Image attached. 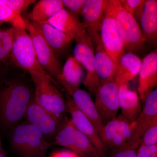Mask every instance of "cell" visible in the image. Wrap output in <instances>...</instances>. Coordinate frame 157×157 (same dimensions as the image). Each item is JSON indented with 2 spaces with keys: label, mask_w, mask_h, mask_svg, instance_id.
I'll use <instances>...</instances> for the list:
<instances>
[{
  "label": "cell",
  "mask_w": 157,
  "mask_h": 157,
  "mask_svg": "<svg viewBox=\"0 0 157 157\" xmlns=\"http://www.w3.org/2000/svg\"><path fill=\"white\" fill-rule=\"evenodd\" d=\"M94 45L96 47L94 50V63L99 82L115 78L116 65L105 50L100 37L96 40Z\"/></svg>",
  "instance_id": "ac0fdd59"
},
{
  "label": "cell",
  "mask_w": 157,
  "mask_h": 157,
  "mask_svg": "<svg viewBox=\"0 0 157 157\" xmlns=\"http://www.w3.org/2000/svg\"><path fill=\"white\" fill-rule=\"evenodd\" d=\"M11 147L22 157H46L51 144L36 127L28 122L13 128Z\"/></svg>",
  "instance_id": "7a4b0ae2"
},
{
  "label": "cell",
  "mask_w": 157,
  "mask_h": 157,
  "mask_svg": "<svg viewBox=\"0 0 157 157\" xmlns=\"http://www.w3.org/2000/svg\"><path fill=\"white\" fill-rule=\"evenodd\" d=\"M124 9L138 22L143 11L146 0H119Z\"/></svg>",
  "instance_id": "f1b7e54d"
},
{
  "label": "cell",
  "mask_w": 157,
  "mask_h": 157,
  "mask_svg": "<svg viewBox=\"0 0 157 157\" xmlns=\"http://www.w3.org/2000/svg\"><path fill=\"white\" fill-rule=\"evenodd\" d=\"M25 20L26 29L32 39L38 61L45 72L54 80L58 82L62 68L56 54L42 36L37 24Z\"/></svg>",
  "instance_id": "8992f818"
},
{
  "label": "cell",
  "mask_w": 157,
  "mask_h": 157,
  "mask_svg": "<svg viewBox=\"0 0 157 157\" xmlns=\"http://www.w3.org/2000/svg\"><path fill=\"white\" fill-rule=\"evenodd\" d=\"M32 95L29 86L19 81L9 82L0 91V121L13 128L25 116Z\"/></svg>",
  "instance_id": "6da1fadb"
},
{
  "label": "cell",
  "mask_w": 157,
  "mask_h": 157,
  "mask_svg": "<svg viewBox=\"0 0 157 157\" xmlns=\"http://www.w3.org/2000/svg\"><path fill=\"white\" fill-rule=\"evenodd\" d=\"M36 24L42 36L56 55L63 52L74 40L70 35L47 22Z\"/></svg>",
  "instance_id": "44dd1931"
},
{
  "label": "cell",
  "mask_w": 157,
  "mask_h": 157,
  "mask_svg": "<svg viewBox=\"0 0 157 157\" xmlns=\"http://www.w3.org/2000/svg\"><path fill=\"white\" fill-rule=\"evenodd\" d=\"M15 28L16 32L11 54L14 61L28 71L32 78L49 76L38 61L32 39L26 29Z\"/></svg>",
  "instance_id": "277c9868"
},
{
  "label": "cell",
  "mask_w": 157,
  "mask_h": 157,
  "mask_svg": "<svg viewBox=\"0 0 157 157\" xmlns=\"http://www.w3.org/2000/svg\"><path fill=\"white\" fill-rule=\"evenodd\" d=\"M144 106L136 120L131 124L132 134L128 143L134 144L141 140L144 132L155 117H157V90L147 97Z\"/></svg>",
  "instance_id": "9a60e30c"
},
{
  "label": "cell",
  "mask_w": 157,
  "mask_h": 157,
  "mask_svg": "<svg viewBox=\"0 0 157 157\" xmlns=\"http://www.w3.org/2000/svg\"><path fill=\"white\" fill-rule=\"evenodd\" d=\"M141 59L132 52H125L119 61L116 72L115 80L118 86L128 85L140 71Z\"/></svg>",
  "instance_id": "d6986e66"
},
{
  "label": "cell",
  "mask_w": 157,
  "mask_h": 157,
  "mask_svg": "<svg viewBox=\"0 0 157 157\" xmlns=\"http://www.w3.org/2000/svg\"><path fill=\"white\" fill-rule=\"evenodd\" d=\"M100 36L105 50L117 67L120 59L125 53V48L109 1H107Z\"/></svg>",
  "instance_id": "52a82bcc"
},
{
  "label": "cell",
  "mask_w": 157,
  "mask_h": 157,
  "mask_svg": "<svg viewBox=\"0 0 157 157\" xmlns=\"http://www.w3.org/2000/svg\"><path fill=\"white\" fill-rule=\"evenodd\" d=\"M137 157H157V144L145 145L140 143L137 149Z\"/></svg>",
  "instance_id": "e575fe53"
},
{
  "label": "cell",
  "mask_w": 157,
  "mask_h": 157,
  "mask_svg": "<svg viewBox=\"0 0 157 157\" xmlns=\"http://www.w3.org/2000/svg\"><path fill=\"white\" fill-rule=\"evenodd\" d=\"M6 4L15 12L20 14L35 2L33 0H5Z\"/></svg>",
  "instance_id": "836d02e7"
},
{
  "label": "cell",
  "mask_w": 157,
  "mask_h": 157,
  "mask_svg": "<svg viewBox=\"0 0 157 157\" xmlns=\"http://www.w3.org/2000/svg\"><path fill=\"white\" fill-rule=\"evenodd\" d=\"M3 23V22H0V25H1Z\"/></svg>",
  "instance_id": "74e56055"
},
{
  "label": "cell",
  "mask_w": 157,
  "mask_h": 157,
  "mask_svg": "<svg viewBox=\"0 0 157 157\" xmlns=\"http://www.w3.org/2000/svg\"><path fill=\"white\" fill-rule=\"evenodd\" d=\"M119 101L121 114L132 124L140 114L142 108L138 93L129 88L128 85L118 86Z\"/></svg>",
  "instance_id": "2e32d148"
},
{
  "label": "cell",
  "mask_w": 157,
  "mask_h": 157,
  "mask_svg": "<svg viewBox=\"0 0 157 157\" xmlns=\"http://www.w3.org/2000/svg\"><path fill=\"white\" fill-rule=\"evenodd\" d=\"M63 8L62 0H41L34 7L30 17L36 23L46 22Z\"/></svg>",
  "instance_id": "7402d4cb"
},
{
  "label": "cell",
  "mask_w": 157,
  "mask_h": 157,
  "mask_svg": "<svg viewBox=\"0 0 157 157\" xmlns=\"http://www.w3.org/2000/svg\"><path fill=\"white\" fill-rule=\"evenodd\" d=\"M73 151L80 157H100L90 140L77 129Z\"/></svg>",
  "instance_id": "d4e9b609"
},
{
  "label": "cell",
  "mask_w": 157,
  "mask_h": 157,
  "mask_svg": "<svg viewBox=\"0 0 157 157\" xmlns=\"http://www.w3.org/2000/svg\"><path fill=\"white\" fill-rule=\"evenodd\" d=\"M46 22L70 35L75 40L86 32L78 17L65 8L60 10Z\"/></svg>",
  "instance_id": "e0dca14e"
},
{
  "label": "cell",
  "mask_w": 157,
  "mask_h": 157,
  "mask_svg": "<svg viewBox=\"0 0 157 157\" xmlns=\"http://www.w3.org/2000/svg\"><path fill=\"white\" fill-rule=\"evenodd\" d=\"M16 29L12 26L6 30H0V61L6 59L11 54Z\"/></svg>",
  "instance_id": "4316f807"
},
{
  "label": "cell",
  "mask_w": 157,
  "mask_h": 157,
  "mask_svg": "<svg viewBox=\"0 0 157 157\" xmlns=\"http://www.w3.org/2000/svg\"><path fill=\"white\" fill-rule=\"evenodd\" d=\"M76 128L71 119L66 117L54 137V144L73 151Z\"/></svg>",
  "instance_id": "cb8c5ba5"
},
{
  "label": "cell",
  "mask_w": 157,
  "mask_h": 157,
  "mask_svg": "<svg viewBox=\"0 0 157 157\" xmlns=\"http://www.w3.org/2000/svg\"><path fill=\"white\" fill-rule=\"evenodd\" d=\"M117 117L119 123V132L120 134L124 137L127 143H128L132 136V129L131 124L121 114L118 115Z\"/></svg>",
  "instance_id": "d6a6232c"
},
{
  "label": "cell",
  "mask_w": 157,
  "mask_h": 157,
  "mask_svg": "<svg viewBox=\"0 0 157 157\" xmlns=\"http://www.w3.org/2000/svg\"><path fill=\"white\" fill-rule=\"evenodd\" d=\"M0 22H9L17 28L25 29V19L10 8L5 0H0Z\"/></svg>",
  "instance_id": "484cf974"
},
{
  "label": "cell",
  "mask_w": 157,
  "mask_h": 157,
  "mask_svg": "<svg viewBox=\"0 0 157 157\" xmlns=\"http://www.w3.org/2000/svg\"><path fill=\"white\" fill-rule=\"evenodd\" d=\"M119 123L117 116L104 125L103 135L101 137L102 142L107 152H109L114 137L118 134Z\"/></svg>",
  "instance_id": "83f0119b"
},
{
  "label": "cell",
  "mask_w": 157,
  "mask_h": 157,
  "mask_svg": "<svg viewBox=\"0 0 157 157\" xmlns=\"http://www.w3.org/2000/svg\"><path fill=\"white\" fill-rule=\"evenodd\" d=\"M86 0H63L64 8L78 17L81 15Z\"/></svg>",
  "instance_id": "1f68e13d"
},
{
  "label": "cell",
  "mask_w": 157,
  "mask_h": 157,
  "mask_svg": "<svg viewBox=\"0 0 157 157\" xmlns=\"http://www.w3.org/2000/svg\"><path fill=\"white\" fill-rule=\"evenodd\" d=\"M67 112L76 128L88 138L97 149L100 157H107L108 152L101 140L98 130L92 123L74 104L70 96L65 92Z\"/></svg>",
  "instance_id": "30bf717a"
},
{
  "label": "cell",
  "mask_w": 157,
  "mask_h": 157,
  "mask_svg": "<svg viewBox=\"0 0 157 157\" xmlns=\"http://www.w3.org/2000/svg\"><path fill=\"white\" fill-rule=\"evenodd\" d=\"M137 93L141 101H145L157 84V49L147 55L141 62Z\"/></svg>",
  "instance_id": "5bb4252c"
},
{
  "label": "cell",
  "mask_w": 157,
  "mask_h": 157,
  "mask_svg": "<svg viewBox=\"0 0 157 157\" xmlns=\"http://www.w3.org/2000/svg\"><path fill=\"white\" fill-rule=\"evenodd\" d=\"M0 157H7V154L3 146L2 137L0 135Z\"/></svg>",
  "instance_id": "8d00e7d4"
},
{
  "label": "cell",
  "mask_w": 157,
  "mask_h": 157,
  "mask_svg": "<svg viewBox=\"0 0 157 157\" xmlns=\"http://www.w3.org/2000/svg\"><path fill=\"white\" fill-rule=\"evenodd\" d=\"M141 140L136 143H127L121 148L111 153L110 157H137V150Z\"/></svg>",
  "instance_id": "f546056e"
},
{
  "label": "cell",
  "mask_w": 157,
  "mask_h": 157,
  "mask_svg": "<svg viewBox=\"0 0 157 157\" xmlns=\"http://www.w3.org/2000/svg\"><path fill=\"white\" fill-rule=\"evenodd\" d=\"M125 50L138 52L145 47L146 42L138 22L135 17L127 12L119 0H109Z\"/></svg>",
  "instance_id": "3957f363"
},
{
  "label": "cell",
  "mask_w": 157,
  "mask_h": 157,
  "mask_svg": "<svg viewBox=\"0 0 157 157\" xmlns=\"http://www.w3.org/2000/svg\"><path fill=\"white\" fill-rule=\"evenodd\" d=\"M106 0H86L81 15L82 25L93 44L100 38V32L107 7Z\"/></svg>",
  "instance_id": "4fadbf2b"
},
{
  "label": "cell",
  "mask_w": 157,
  "mask_h": 157,
  "mask_svg": "<svg viewBox=\"0 0 157 157\" xmlns=\"http://www.w3.org/2000/svg\"><path fill=\"white\" fill-rule=\"evenodd\" d=\"M141 143L144 145L157 144V117L151 121L141 137Z\"/></svg>",
  "instance_id": "4dcf8cb0"
},
{
  "label": "cell",
  "mask_w": 157,
  "mask_h": 157,
  "mask_svg": "<svg viewBox=\"0 0 157 157\" xmlns=\"http://www.w3.org/2000/svg\"><path fill=\"white\" fill-rule=\"evenodd\" d=\"M59 82L65 91L70 96L76 107L95 127L101 138L104 125L89 94L84 90L70 85L65 82L60 81Z\"/></svg>",
  "instance_id": "7c38bea8"
},
{
  "label": "cell",
  "mask_w": 157,
  "mask_h": 157,
  "mask_svg": "<svg viewBox=\"0 0 157 157\" xmlns=\"http://www.w3.org/2000/svg\"><path fill=\"white\" fill-rule=\"evenodd\" d=\"M95 95V105L104 125L117 116L120 109L115 78L100 82Z\"/></svg>",
  "instance_id": "9c48e42d"
},
{
  "label": "cell",
  "mask_w": 157,
  "mask_h": 157,
  "mask_svg": "<svg viewBox=\"0 0 157 157\" xmlns=\"http://www.w3.org/2000/svg\"><path fill=\"white\" fill-rule=\"evenodd\" d=\"M146 43L151 45L157 41V1L146 0L139 21Z\"/></svg>",
  "instance_id": "ffe728a7"
},
{
  "label": "cell",
  "mask_w": 157,
  "mask_h": 157,
  "mask_svg": "<svg viewBox=\"0 0 157 157\" xmlns=\"http://www.w3.org/2000/svg\"><path fill=\"white\" fill-rule=\"evenodd\" d=\"M50 157H80L70 150H62L54 152Z\"/></svg>",
  "instance_id": "d590c367"
},
{
  "label": "cell",
  "mask_w": 157,
  "mask_h": 157,
  "mask_svg": "<svg viewBox=\"0 0 157 157\" xmlns=\"http://www.w3.org/2000/svg\"><path fill=\"white\" fill-rule=\"evenodd\" d=\"M83 77V66L74 57H70L67 59L62 68L58 82L63 81L70 85L79 87Z\"/></svg>",
  "instance_id": "603a6c76"
},
{
  "label": "cell",
  "mask_w": 157,
  "mask_h": 157,
  "mask_svg": "<svg viewBox=\"0 0 157 157\" xmlns=\"http://www.w3.org/2000/svg\"><path fill=\"white\" fill-rule=\"evenodd\" d=\"M35 86L34 98L43 109L63 120L67 112V103L62 94L52 83L50 76H40L32 78Z\"/></svg>",
  "instance_id": "5b68a950"
},
{
  "label": "cell",
  "mask_w": 157,
  "mask_h": 157,
  "mask_svg": "<svg viewBox=\"0 0 157 157\" xmlns=\"http://www.w3.org/2000/svg\"><path fill=\"white\" fill-rule=\"evenodd\" d=\"M25 116L27 122L36 127L46 138L55 137L65 119H59L46 111L38 104L34 98L29 104Z\"/></svg>",
  "instance_id": "8fae6325"
},
{
  "label": "cell",
  "mask_w": 157,
  "mask_h": 157,
  "mask_svg": "<svg viewBox=\"0 0 157 157\" xmlns=\"http://www.w3.org/2000/svg\"><path fill=\"white\" fill-rule=\"evenodd\" d=\"M74 58L86 70V74L83 81L85 87L92 94L95 95L100 84L94 63V46L87 32L75 40Z\"/></svg>",
  "instance_id": "ba28073f"
}]
</instances>
